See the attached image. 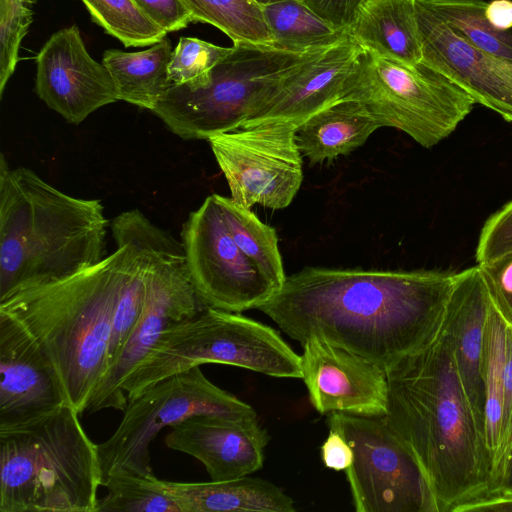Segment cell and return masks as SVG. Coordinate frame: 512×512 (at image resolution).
Listing matches in <instances>:
<instances>
[{
  "label": "cell",
  "mask_w": 512,
  "mask_h": 512,
  "mask_svg": "<svg viewBox=\"0 0 512 512\" xmlns=\"http://www.w3.org/2000/svg\"><path fill=\"white\" fill-rule=\"evenodd\" d=\"M36 64L37 96L71 124L118 101L108 69L90 56L77 25L53 33Z\"/></svg>",
  "instance_id": "15"
},
{
  "label": "cell",
  "mask_w": 512,
  "mask_h": 512,
  "mask_svg": "<svg viewBox=\"0 0 512 512\" xmlns=\"http://www.w3.org/2000/svg\"><path fill=\"white\" fill-rule=\"evenodd\" d=\"M512 250V200L494 212L484 223L476 247L477 264Z\"/></svg>",
  "instance_id": "35"
},
{
  "label": "cell",
  "mask_w": 512,
  "mask_h": 512,
  "mask_svg": "<svg viewBox=\"0 0 512 512\" xmlns=\"http://www.w3.org/2000/svg\"><path fill=\"white\" fill-rule=\"evenodd\" d=\"M94 23L125 47L151 46L167 32L150 20L134 0H81Z\"/></svg>",
  "instance_id": "31"
},
{
  "label": "cell",
  "mask_w": 512,
  "mask_h": 512,
  "mask_svg": "<svg viewBox=\"0 0 512 512\" xmlns=\"http://www.w3.org/2000/svg\"><path fill=\"white\" fill-rule=\"evenodd\" d=\"M318 16L337 28L347 29L362 0H302Z\"/></svg>",
  "instance_id": "37"
},
{
  "label": "cell",
  "mask_w": 512,
  "mask_h": 512,
  "mask_svg": "<svg viewBox=\"0 0 512 512\" xmlns=\"http://www.w3.org/2000/svg\"><path fill=\"white\" fill-rule=\"evenodd\" d=\"M504 497H512V445H511V448L507 455V459H506L504 471H503L501 487H500L499 495L496 499L504 498Z\"/></svg>",
  "instance_id": "40"
},
{
  "label": "cell",
  "mask_w": 512,
  "mask_h": 512,
  "mask_svg": "<svg viewBox=\"0 0 512 512\" xmlns=\"http://www.w3.org/2000/svg\"><path fill=\"white\" fill-rule=\"evenodd\" d=\"M111 232L116 250L99 263L0 300V310L17 319L50 358L80 414L108 368L114 312L132 251L123 235Z\"/></svg>",
  "instance_id": "4"
},
{
  "label": "cell",
  "mask_w": 512,
  "mask_h": 512,
  "mask_svg": "<svg viewBox=\"0 0 512 512\" xmlns=\"http://www.w3.org/2000/svg\"><path fill=\"white\" fill-rule=\"evenodd\" d=\"M477 265L493 305L512 327V250Z\"/></svg>",
  "instance_id": "34"
},
{
  "label": "cell",
  "mask_w": 512,
  "mask_h": 512,
  "mask_svg": "<svg viewBox=\"0 0 512 512\" xmlns=\"http://www.w3.org/2000/svg\"><path fill=\"white\" fill-rule=\"evenodd\" d=\"M190 281L204 308L243 312L277 291L233 239L215 194L189 214L181 232Z\"/></svg>",
  "instance_id": "13"
},
{
  "label": "cell",
  "mask_w": 512,
  "mask_h": 512,
  "mask_svg": "<svg viewBox=\"0 0 512 512\" xmlns=\"http://www.w3.org/2000/svg\"><path fill=\"white\" fill-rule=\"evenodd\" d=\"M215 197L238 247L278 291L286 275L275 230L231 197Z\"/></svg>",
  "instance_id": "27"
},
{
  "label": "cell",
  "mask_w": 512,
  "mask_h": 512,
  "mask_svg": "<svg viewBox=\"0 0 512 512\" xmlns=\"http://www.w3.org/2000/svg\"><path fill=\"white\" fill-rule=\"evenodd\" d=\"M457 272L305 267L257 309L304 345L316 337L389 371L441 332Z\"/></svg>",
  "instance_id": "1"
},
{
  "label": "cell",
  "mask_w": 512,
  "mask_h": 512,
  "mask_svg": "<svg viewBox=\"0 0 512 512\" xmlns=\"http://www.w3.org/2000/svg\"><path fill=\"white\" fill-rule=\"evenodd\" d=\"M479 49L512 61V28L498 29L484 15V0H420Z\"/></svg>",
  "instance_id": "29"
},
{
  "label": "cell",
  "mask_w": 512,
  "mask_h": 512,
  "mask_svg": "<svg viewBox=\"0 0 512 512\" xmlns=\"http://www.w3.org/2000/svg\"><path fill=\"white\" fill-rule=\"evenodd\" d=\"M380 125L357 101L340 100L297 126L295 138L311 164L330 162L362 146Z\"/></svg>",
  "instance_id": "23"
},
{
  "label": "cell",
  "mask_w": 512,
  "mask_h": 512,
  "mask_svg": "<svg viewBox=\"0 0 512 512\" xmlns=\"http://www.w3.org/2000/svg\"><path fill=\"white\" fill-rule=\"evenodd\" d=\"M313 51L234 43L205 83L170 84L152 112L185 140L234 131L247 121L264 91Z\"/></svg>",
  "instance_id": "8"
},
{
  "label": "cell",
  "mask_w": 512,
  "mask_h": 512,
  "mask_svg": "<svg viewBox=\"0 0 512 512\" xmlns=\"http://www.w3.org/2000/svg\"><path fill=\"white\" fill-rule=\"evenodd\" d=\"M506 334L507 323L491 301L485 324L483 354L484 438L491 462V496L488 502L498 497L504 470L503 411L507 385Z\"/></svg>",
  "instance_id": "24"
},
{
  "label": "cell",
  "mask_w": 512,
  "mask_h": 512,
  "mask_svg": "<svg viewBox=\"0 0 512 512\" xmlns=\"http://www.w3.org/2000/svg\"><path fill=\"white\" fill-rule=\"evenodd\" d=\"M296 128L291 123H266L207 140L236 203L276 210L292 202L303 179Z\"/></svg>",
  "instance_id": "12"
},
{
  "label": "cell",
  "mask_w": 512,
  "mask_h": 512,
  "mask_svg": "<svg viewBox=\"0 0 512 512\" xmlns=\"http://www.w3.org/2000/svg\"><path fill=\"white\" fill-rule=\"evenodd\" d=\"M362 51L347 33L336 44L311 52L264 91L241 128L277 122L299 126L340 101L346 78Z\"/></svg>",
  "instance_id": "17"
},
{
  "label": "cell",
  "mask_w": 512,
  "mask_h": 512,
  "mask_svg": "<svg viewBox=\"0 0 512 512\" xmlns=\"http://www.w3.org/2000/svg\"><path fill=\"white\" fill-rule=\"evenodd\" d=\"M183 512H294L293 499L273 483L243 476L210 482L160 480Z\"/></svg>",
  "instance_id": "22"
},
{
  "label": "cell",
  "mask_w": 512,
  "mask_h": 512,
  "mask_svg": "<svg viewBox=\"0 0 512 512\" xmlns=\"http://www.w3.org/2000/svg\"><path fill=\"white\" fill-rule=\"evenodd\" d=\"M255 1L258 2L260 5H263V4H266V3H269L272 1H276V0H255Z\"/></svg>",
  "instance_id": "42"
},
{
  "label": "cell",
  "mask_w": 512,
  "mask_h": 512,
  "mask_svg": "<svg viewBox=\"0 0 512 512\" xmlns=\"http://www.w3.org/2000/svg\"><path fill=\"white\" fill-rule=\"evenodd\" d=\"M484 15L488 23L495 28H512V0H491L487 2Z\"/></svg>",
  "instance_id": "39"
},
{
  "label": "cell",
  "mask_w": 512,
  "mask_h": 512,
  "mask_svg": "<svg viewBox=\"0 0 512 512\" xmlns=\"http://www.w3.org/2000/svg\"><path fill=\"white\" fill-rule=\"evenodd\" d=\"M107 228L100 200L68 195L1 154L0 300L99 263Z\"/></svg>",
  "instance_id": "3"
},
{
  "label": "cell",
  "mask_w": 512,
  "mask_h": 512,
  "mask_svg": "<svg viewBox=\"0 0 512 512\" xmlns=\"http://www.w3.org/2000/svg\"><path fill=\"white\" fill-rule=\"evenodd\" d=\"M206 363L302 378L301 357L276 330L240 313L207 307L165 329L121 388L130 401L160 380Z\"/></svg>",
  "instance_id": "6"
},
{
  "label": "cell",
  "mask_w": 512,
  "mask_h": 512,
  "mask_svg": "<svg viewBox=\"0 0 512 512\" xmlns=\"http://www.w3.org/2000/svg\"><path fill=\"white\" fill-rule=\"evenodd\" d=\"M387 381L383 418L417 461L435 511H476L488 502L490 457L444 329L387 371Z\"/></svg>",
  "instance_id": "2"
},
{
  "label": "cell",
  "mask_w": 512,
  "mask_h": 512,
  "mask_svg": "<svg viewBox=\"0 0 512 512\" xmlns=\"http://www.w3.org/2000/svg\"><path fill=\"white\" fill-rule=\"evenodd\" d=\"M38 0H0V97L20 60L21 43L33 22Z\"/></svg>",
  "instance_id": "33"
},
{
  "label": "cell",
  "mask_w": 512,
  "mask_h": 512,
  "mask_svg": "<svg viewBox=\"0 0 512 512\" xmlns=\"http://www.w3.org/2000/svg\"><path fill=\"white\" fill-rule=\"evenodd\" d=\"M172 52L167 36L142 51L105 50L102 63L113 79L118 100L152 111L171 84Z\"/></svg>",
  "instance_id": "25"
},
{
  "label": "cell",
  "mask_w": 512,
  "mask_h": 512,
  "mask_svg": "<svg viewBox=\"0 0 512 512\" xmlns=\"http://www.w3.org/2000/svg\"><path fill=\"white\" fill-rule=\"evenodd\" d=\"M347 32L363 49L413 66L421 63L415 0H362Z\"/></svg>",
  "instance_id": "21"
},
{
  "label": "cell",
  "mask_w": 512,
  "mask_h": 512,
  "mask_svg": "<svg viewBox=\"0 0 512 512\" xmlns=\"http://www.w3.org/2000/svg\"><path fill=\"white\" fill-rule=\"evenodd\" d=\"M344 99L357 101L380 127L401 130L424 148L450 136L476 104L433 68L409 65L366 49L346 78Z\"/></svg>",
  "instance_id": "7"
},
{
  "label": "cell",
  "mask_w": 512,
  "mask_h": 512,
  "mask_svg": "<svg viewBox=\"0 0 512 512\" xmlns=\"http://www.w3.org/2000/svg\"><path fill=\"white\" fill-rule=\"evenodd\" d=\"M491 299L478 265L457 272L443 325L475 421L484 435V332ZM485 439V438H484Z\"/></svg>",
  "instance_id": "20"
},
{
  "label": "cell",
  "mask_w": 512,
  "mask_h": 512,
  "mask_svg": "<svg viewBox=\"0 0 512 512\" xmlns=\"http://www.w3.org/2000/svg\"><path fill=\"white\" fill-rule=\"evenodd\" d=\"M301 357L302 378L320 414L383 417L388 411L387 372L372 361L313 337Z\"/></svg>",
  "instance_id": "18"
},
{
  "label": "cell",
  "mask_w": 512,
  "mask_h": 512,
  "mask_svg": "<svg viewBox=\"0 0 512 512\" xmlns=\"http://www.w3.org/2000/svg\"><path fill=\"white\" fill-rule=\"evenodd\" d=\"M268 441L257 417L212 415L189 418L173 426L165 437L167 447L198 459L213 481L240 478L261 469Z\"/></svg>",
  "instance_id": "19"
},
{
  "label": "cell",
  "mask_w": 512,
  "mask_h": 512,
  "mask_svg": "<svg viewBox=\"0 0 512 512\" xmlns=\"http://www.w3.org/2000/svg\"><path fill=\"white\" fill-rule=\"evenodd\" d=\"M140 10L167 33L186 28L192 16L181 0H134Z\"/></svg>",
  "instance_id": "36"
},
{
  "label": "cell",
  "mask_w": 512,
  "mask_h": 512,
  "mask_svg": "<svg viewBox=\"0 0 512 512\" xmlns=\"http://www.w3.org/2000/svg\"><path fill=\"white\" fill-rule=\"evenodd\" d=\"M233 50L195 37H180L169 63L171 84L200 85L205 83L211 70Z\"/></svg>",
  "instance_id": "32"
},
{
  "label": "cell",
  "mask_w": 512,
  "mask_h": 512,
  "mask_svg": "<svg viewBox=\"0 0 512 512\" xmlns=\"http://www.w3.org/2000/svg\"><path fill=\"white\" fill-rule=\"evenodd\" d=\"M327 424L353 450L345 474L357 512H436L417 461L383 417L332 412Z\"/></svg>",
  "instance_id": "10"
},
{
  "label": "cell",
  "mask_w": 512,
  "mask_h": 512,
  "mask_svg": "<svg viewBox=\"0 0 512 512\" xmlns=\"http://www.w3.org/2000/svg\"><path fill=\"white\" fill-rule=\"evenodd\" d=\"M66 404L50 358L17 319L0 310V430L30 423Z\"/></svg>",
  "instance_id": "16"
},
{
  "label": "cell",
  "mask_w": 512,
  "mask_h": 512,
  "mask_svg": "<svg viewBox=\"0 0 512 512\" xmlns=\"http://www.w3.org/2000/svg\"><path fill=\"white\" fill-rule=\"evenodd\" d=\"M320 453L325 467L335 471H345L353 462L352 448L344 436L334 429H329Z\"/></svg>",
  "instance_id": "38"
},
{
  "label": "cell",
  "mask_w": 512,
  "mask_h": 512,
  "mask_svg": "<svg viewBox=\"0 0 512 512\" xmlns=\"http://www.w3.org/2000/svg\"><path fill=\"white\" fill-rule=\"evenodd\" d=\"M476 511H512V497L495 499L481 505Z\"/></svg>",
  "instance_id": "41"
},
{
  "label": "cell",
  "mask_w": 512,
  "mask_h": 512,
  "mask_svg": "<svg viewBox=\"0 0 512 512\" xmlns=\"http://www.w3.org/2000/svg\"><path fill=\"white\" fill-rule=\"evenodd\" d=\"M104 498L98 500L96 512H183L179 502L153 475L118 474L103 484Z\"/></svg>",
  "instance_id": "30"
},
{
  "label": "cell",
  "mask_w": 512,
  "mask_h": 512,
  "mask_svg": "<svg viewBox=\"0 0 512 512\" xmlns=\"http://www.w3.org/2000/svg\"><path fill=\"white\" fill-rule=\"evenodd\" d=\"M193 22L218 28L234 43L273 46L261 5L255 0H181Z\"/></svg>",
  "instance_id": "28"
},
{
  "label": "cell",
  "mask_w": 512,
  "mask_h": 512,
  "mask_svg": "<svg viewBox=\"0 0 512 512\" xmlns=\"http://www.w3.org/2000/svg\"><path fill=\"white\" fill-rule=\"evenodd\" d=\"M66 404L0 430L1 512H96L102 486L97 444Z\"/></svg>",
  "instance_id": "5"
},
{
  "label": "cell",
  "mask_w": 512,
  "mask_h": 512,
  "mask_svg": "<svg viewBox=\"0 0 512 512\" xmlns=\"http://www.w3.org/2000/svg\"><path fill=\"white\" fill-rule=\"evenodd\" d=\"M204 307L189 278L182 242L164 231L152 259L143 310L124 347L91 396L86 411L113 408L124 411L126 377L155 346L165 329L190 319Z\"/></svg>",
  "instance_id": "11"
},
{
  "label": "cell",
  "mask_w": 512,
  "mask_h": 512,
  "mask_svg": "<svg viewBox=\"0 0 512 512\" xmlns=\"http://www.w3.org/2000/svg\"><path fill=\"white\" fill-rule=\"evenodd\" d=\"M273 46L291 52L328 48L347 35V29L330 24L302 0H276L261 5Z\"/></svg>",
  "instance_id": "26"
},
{
  "label": "cell",
  "mask_w": 512,
  "mask_h": 512,
  "mask_svg": "<svg viewBox=\"0 0 512 512\" xmlns=\"http://www.w3.org/2000/svg\"><path fill=\"white\" fill-rule=\"evenodd\" d=\"M111 437L97 444L102 486L118 474L153 475L149 446L165 427L201 415L257 417L252 406L209 381L195 366L160 380L133 400Z\"/></svg>",
  "instance_id": "9"
},
{
  "label": "cell",
  "mask_w": 512,
  "mask_h": 512,
  "mask_svg": "<svg viewBox=\"0 0 512 512\" xmlns=\"http://www.w3.org/2000/svg\"><path fill=\"white\" fill-rule=\"evenodd\" d=\"M415 7L421 63L512 124V61L474 46L420 0Z\"/></svg>",
  "instance_id": "14"
}]
</instances>
